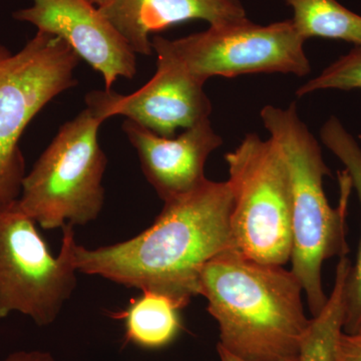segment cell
Masks as SVG:
<instances>
[{"instance_id": "3", "label": "cell", "mask_w": 361, "mask_h": 361, "mask_svg": "<svg viewBox=\"0 0 361 361\" xmlns=\"http://www.w3.org/2000/svg\"><path fill=\"white\" fill-rule=\"evenodd\" d=\"M270 139L281 151L291 183V271L302 285L312 316L324 307L329 296L323 287L325 261L348 256L346 217L353 183L345 170L338 175L341 197L336 207L329 204L324 179L331 176L322 147L301 120L295 103L287 108L265 106L260 111Z\"/></svg>"}, {"instance_id": "7", "label": "cell", "mask_w": 361, "mask_h": 361, "mask_svg": "<svg viewBox=\"0 0 361 361\" xmlns=\"http://www.w3.org/2000/svg\"><path fill=\"white\" fill-rule=\"evenodd\" d=\"M306 40L292 20L260 25L248 18L177 39H152L157 61L174 66L205 85L213 77L252 73L310 75Z\"/></svg>"}, {"instance_id": "12", "label": "cell", "mask_w": 361, "mask_h": 361, "mask_svg": "<svg viewBox=\"0 0 361 361\" xmlns=\"http://www.w3.org/2000/svg\"><path fill=\"white\" fill-rule=\"evenodd\" d=\"M137 54H153L151 35L189 20L221 25L248 18L241 0H111L99 7Z\"/></svg>"}, {"instance_id": "9", "label": "cell", "mask_w": 361, "mask_h": 361, "mask_svg": "<svg viewBox=\"0 0 361 361\" xmlns=\"http://www.w3.org/2000/svg\"><path fill=\"white\" fill-rule=\"evenodd\" d=\"M13 16L63 39L101 73L106 90H113L118 78L137 75V54L89 0H32V6Z\"/></svg>"}, {"instance_id": "6", "label": "cell", "mask_w": 361, "mask_h": 361, "mask_svg": "<svg viewBox=\"0 0 361 361\" xmlns=\"http://www.w3.org/2000/svg\"><path fill=\"white\" fill-rule=\"evenodd\" d=\"M80 59L42 30L18 52L0 42V204L20 198L26 175L21 135L49 102L78 85Z\"/></svg>"}, {"instance_id": "5", "label": "cell", "mask_w": 361, "mask_h": 361, "mask_svg": "<svg viewBox=\"0 0 361 361\" xmlns=\"http://www.w3.org/2000/svg\"><path fill=\"white\" fill-rule=\"evenodd\" d=\"M224 158L233 199V248L256 262L286 265L292 253V197L281 151L270 137L247 134Z\"/></svg>"}, {"instance_id": "17", "label": "cell", "mask_w": 361, "mask_h": 361, "mask_svg": "<svg viewBox=\"0 0 361 361\" xmlns=\"http://www.w3.org/2000/svg\"><path fill=\"white\" fill-rule=\"evenodd\" d=\"M325 90H361V47H353L348 54L324 68L319 75L301 85L296 90V96L303 97Z\"/></svg>"}, {"instance_id": "4", "label": "cell", "mask_w": 361, "mask_h": 361, "mask_svg": "<svg viewBox=\"0 0 361 361\" xmlns=\"http://www.w3.org/2000/svg\"><path fill=\"white\" fill-rule=\"evenodd\" d=\"M104 122L87 106L59 129L25 175L18 202L42 229L87 225L103 210L108 160L99 129Z\"/></svg>"}, {"instance_id": "1", "label": "cell", "mask_w": 361, "mask_h": 361, "mask_svg": "<svg viewBox=\"0 0 361 361\" xmlns=\"http://www.w3.org/2000/svg\"><path fill=\"white\" fill-rule=\"evenodd\" d=\"M228 180H208L190 194L164 203L153 224L110 246L75 248L78 272L128 288L158 292L180 308L199 295L204 266L233 248Z\"/></svg>"}, {"instance_id": "2", "label": "cell", "mask_w": 361, "mask_h": 361, "mask_svg": "<svg viewBox=\"0 0 361 361\" xmlns=\"http://www.w3.org/2000/svg\"><path fill=\"white\" fill-rule=\"evenodd\" d=\"M199 287L226 350L249 361L296 357L310 319L291 269L230 249L204 266Z\"/></svg>"}, {"instance_id": "21", "label": "cell", "mask_w": 361, "mask_h": 361, "mask_svg": "<svg viewBox=\"0 0 361 361\" xmlns=\"http://www.w3.org/2000/svg\"><path fill=\"white\" fill-rule=\"evenodd\" d=\"M90 4H94V6L99 7H103L106 4H110L111 0H89Z\"/></svg>"}, {"instance_id": "11", "label": "cell", "mask_w": 361, "mask_h": 361, "mask_svg": "<svg viewBox=\"0 0 361 361\" xmlns=\"http://www.w3.org/2000/svg\"><path fill=\"white\" fill-rule=\"evenodd\" d=\"M122 128L137 151L145 177L164 203L203 186L208 180L206 161L223 145L210 118L176 137H161L128 118Z\"/></svg>"}, {"instance_id": "10", "label": "cell", "mask_w": 361, "mask_h": 361, "mask_svg": "<svg viewBox=\"0 0 361 361\" xmlns=\"http://www.w3.org/2000/svg\"><path fill=\"white\" fill-rule=\"evenodd\" d=\"M85 101L104 121L123 116L166 137H175L178 130L190 129L212 114L204 85L160 61L155 75L137 92L123 96L113 90H94Z\"/></svg>"}, {"instance_id": "15", "label": "cell", "mask_w": 361, "mask_h": 361, "mask_svg": "<svg viewBox=\"0 0 361 361\" xmlns=\"http://www.w3.org/2000/svg\"><path fill=\"white\" fill-rule=\"evenodd\" d=\"M350 268L348 256L339 258L334 288L324 307L311 318L295 361H336L339 341L344 332L345 289Z\"/></svg>"}, {"instance_id": "19", "label": "cell", "mask_w": 361, "mask_h": 361, "mask_svg": "<svg viewBox=\"0 0 361 361\" xmlns=\"http://www.w3.org/2000/svg\"><path fill=\"white\" fill-rule=\"evenodd\" d=\"M4 361H56L47 351H18L7 356Z\"/></svg>"}, {"instance_id": "16", "label": "cell", "mask_w": 361, "mask_h": 361, "mask_svg": "<svg viewBox=\"0 0 361 361\" xmlns=\"http://www.w3.org/2000/svg\"><path fill=\"white\" fill-rule=\"evenodd\" d=\"M293 9L291 18L297 32L312 37L341 40L361 47V16L337 0H283Z\"/></svg>"}, {"instance_id": "22", "label": "cell", "mask_w": 361, "mask_h": 361, "mask_svg": "<svg viewBox=\"0 0 361 361\" xmlns=\"http://www.w3.org/2000/svg\"><path fill=\"white\" fill-rule=\"evenodd\" d=\"M361 330V329H360Z\"/></svg>"}, {"instance_id": "8", "label": "cell", "mask_w": 361, "mask_h": 361, "mask_svg": "<svg viewBox=\"0 0 361 361\" xmlns=\"http://www.w3.org/2000/svg\"><path fill=\"white\" fill-rule=\"evenodd\" d=\"M54 257L18 199L0 204V319L13 312L39 326L56 322L77 287L75 226L63 228Z\"/></svg>"}, {"instance_id": "18", "label": "cell", "mask_w": 361, "mask_h": 361, "mask_svg": "<svg viewBox=\"0 0 361 361\" xmlns=\"http://www.w3.org/2000/svg\"><path fill=\"white\" fill-rule=\"evenodd\" d=\"M336 361H361V330L341 334Z\"/></svg>"}, {"instance_id": "13", "label": "cell", "mask_w": 361, "mask_h": 361, "mask_svg": "<svg viewBox=\"0 0 361 361\" xmlns=\"http://www.w3.org/2000/svg\"><path fill=\"white\" fill-rule=\"evenodd\" d=\"M180 310L170 297L145 290L114 317L123 320L126 342L137 348L160 349L170 345L182 331Z\"/></svg>"}, {"instance_id": "14", "label": "cell", "mask_w": 361, "mask_h": 361, "mask_svg": "<svg viewBox=\"0 0 361 361\" xmlns=\"http://www.w3.org/2000/svg\"><path fill=\"white\" fill-rule=\"evenodd\" d=\"M322 144L341 161L355 190L361 210V146L336 116H331L320 129ZM361 329V235L355 264L346 282L344 332Z\"/></svg>"}, {"instance_id": "20", "label": "cell", "mask_w": 361, "mask_h": 361, "mask_svg": "<svg viewBox=\"0 0 361 361\" xmlns=\"http://www.w3.org/2000/svg\"><path fill=\"white\" fill-rule=\"evenodd\" d=\"M217 351L218 355H219L221 361H249L246 360H243V358L238 357V356L233 355V353H229V351L226 350L222 345H220L218 343L217 345ZM296 357H290V358H284V360H280L277 361H295Z\"/></svg>"}]
</instances>
